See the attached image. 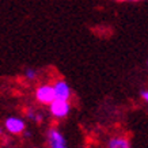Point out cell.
Masks as SVG:
<instances>
[{
	"instance_id": "obj_1",
	"label": "cell",
	"mask_w": 148,
	"mask_h": 148,
	"mask_svg": "<svg viewBox=\"0 0 148 148\" xmlns=\"http://www.w3.org/2000/svg\"><path fill=\"white\" fill-rule=\"evenodd\" d=\"M34 94H36L37 102H40L41 105H48V106H49L50 103L56 99L53 84H49V83L38 86L36 88V92H34Z\"/></svg>"
},
{
	"instance_id": "obj_13",
	"label": "cell",
	"mask_w": 148,
	"mask_h": 148,
	"mask_svg": "<svg viewBox=\"0 0 148 148\" xmlns=\"http://www.w3.org/2000/svg\"><path fill=\"white\" fill-rule=\"evenodd\" d=\"M129 1H140V0H129Z\"/></svg>"
},
{
	"instance_id": "obj_12",
	"label": "cell",
	"mask_w": 148,
	"mask_h": 148,
	"mask_svg": "<svg viewBox=\"0 0 148 148\" xmlns=\"http://www.w3.org/2000/svg\"><path fill=\"white\" fill-rule=\"evenodd\" d=\"M114 1H125V0H114Z\"/></svg>"
},
{
	"instance_id": "obj_7",
	"label": "cell",
	"mask_w": 148,
	"mask_h": 148,
	"mask_svg": "<svg viewBox=\"0 0 148 148\" xmlns=\"http://www.w3.org/2000/svg\"><path fill=\"white\" fill-rule=\"evenodd\" d=\"M26 116L30 118V120H33V121L36 122H42L44 121V114L41 112H36V110H33V109H29L26 112Z\"/></svg>"
},
{
	"instance_id": "obj_14",
	"label": "cell",
	"mask_w": 148,
	"mask_h": 148,
	"mask_svg": "<svg viewBox=\"0 0 148 148\" xmlns=\"http://www.w3.org/2000/svg\"><path fill=\"white\" fill-rule=\"evenodd\" d=\"M147 65H148V61H147Z\"/></svg>"
},
{
	"instance_id": "obj_11",
	"label": "cell",
	"mask_w": 148,
	"mask_h": 148,
	"mask_svg": "<svg viewBox=\"0 0 148 148\" xmlns=\"http://www.w3.org/2000/svg\"><path fill=\"white\" fill-rule=\"evenodd\" d=\"M3 135V129H1V128H0V136Z\"/></svg>"
},
{
	"instance_id": "obj_9",
	"label": "cell",
	"mask_w": 148,
	"mask_h": 148,
	"mask_svg": "<svg viewBox=\"0 0 148 148\" xmlns=\"http://www.w3.org/2000/svg\"><path fill=\"white\" fill-rule=\"evenodd\" d=\"M140 97L143 98L144 102L148 103V90H143V91H141V92H140Z\"/></svg>"
},
{
	"instance_id": "obj_10",
	"label": "cell",
	"mask_w": 148,
	"mask_h": 148,
	"mask_svg": "<svg viewBox=\"0 0 148 148\" xmlns=\"http://www.w3.org/2000/svg\"><path fill=\"white\" fill-rule=\"evenodd\" d=\"M23 135H25V137H30V132H23Z\"/></svg>"
},
{
	"instance_id": "obj_3",
	"label": "cell",
	"mask_w": 148,
	"mask_h": 148,
	"mask_svg": "<svg viewBox=\"0 0 148 148\" xmlns=\"http://www.w3.org/2000/svg\"><path fill=\"white\" fill-rule=\"evenodd\" d=\"M4 128L11 135H21L26 130V122L21 117H8L4 121Z\"/></svg>"
},
{
	"instance_id": "obj_8",
	"label": "cell",
	"mask_w": 148,
	"mask_h": 148,
	"mask_svg": "<svg viewBox=\"0 0 148 148\" xmlns=\"http://www.w3.org/2000/svg\"><path fill=\"white\" fill-rule=\"evenodd\" d=\"M37 76H38V72L34 68H27L26 71H25V77H26L27 80H36Z\"/></svg>"
},
{
	"instance_id": "obj_4",
	"label": "cell",
	"mask_w": 148,
	"mask_h": 148,
	"mask_svg": "<svg viewBox=\"0 0 148 148\" xmlns=\"http://www.w3.org/2000/svg\"><path fill=\"white\" fill-rule=\"evenodd\" d=\"M48 144L50 148H67L65 137L57 128H50L48 130Z\"/></svg>"
},
{
	"instance_id": "obj_6",
	"label": "cell",
	"mask_w": 148,
	"mask_h": 148,
	"mask_svg": "<svg viewBox=\"0 0 148 148\" xmlns=\"http://www.w3.org/2000/svg\"><path fill=\"white\" fill-rule=\"evenodd\" d=\"M108 148H130L129 140L126 137H112L108 141Z\"/></svg>"
},
{
	"instance_id": "obj_2",
	"label": "cell",
	"mask_w": 148,
	"mask_h": 148,
	"mask_svg": "<svg viewBox=\"0 0 148 148\" xmlns=\"http://www.w3.org/2000/svg\"><path fill=\"white\" fill-rule=\"evenodd\" d=\"M71 112V103L69 101H60V99H54L53 102L49 105V113L50 116L61 120L69 114Z\"/></svg>"
},
{
	"instance_id": "obj_5",
	"label": "cell",
	"mask_w": 148,
	"mask_h": 148,
	"mask_svg": "<svg viewBox=\"0 0 148 148\" xmlns=\"http://www.w3.org/2000/svg\"><path fill=\"white\" fill-rule=\"evenodd\" d=\"M53 88H54V94H56V99L60 101H69L72 95L71 87L65 80L63 79H57L53 83Z\"/></svg>"
}]
</instances>
